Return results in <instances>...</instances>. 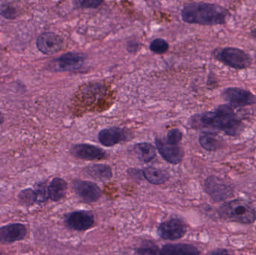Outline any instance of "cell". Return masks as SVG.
Returning a JSON list of instances; mask_svg holds the SVG:
<instances>
[{
	"mask_svg": "<svg viewBox=\"0 0 256 255\" xmlns=\"http://www.w3.org/2000/svg\"><path fill=\"white\" fill-rule=\"evenodd\" d=\"M190 123L196 130H220L230 136H238L244 127L233 109L227 105L220 106L213 112L194 115Z\"/></svg>",
	"mask_w": 256,
	"mask_h": 255,
	"instance_id": "cell-1",
	"label": "cell"
},
{
	"mask_svg": "<svg viewBox=\"0 0 256 255\" xmlns=\"http://www.w3.org/2000/svg\"><path fill=\"white\" fill-rule=\"evenodd\" d=\"M228 14L222 6L212 3H189L182 10L184 22L198 25H221L225 23Z\"/></svg>",
	"mask_w": 256,
	"mask_h": 255,
	"instance_id": "cell-2",
	"label": "cell"
},
{
	"mask_svg": "<svg viewBox=\"0 0 256 255\" xmlns=\"http://www.w3.org/2000/svg\"><path fill=\"white\" fill-rule=\"evenodd\" d=\"M221 218L226 221L244 225L252 224L256 220V211L250 202L242 199L230 201L219 209Z\"/></svg>",
	"mask_w": 256,
	"mask_h": 255,
	"instance_id": "cell-3",
	"label": "cell"
},
{
	"mask_svg": "<svg viewBox=\"0 0 256 255\" xmlns=\"http://www.w3.org/2000/svg\"><path fill=\"white\" fill-rule=\"evenodd\" d=\"M216 59L228 67L236 69H244L252 63L250 56L242 49L234 47H226L215 51Z\"/></svg>",
	"mask_w": 256,
	"mask_h": 255,
	"instance_id": "cell-4",
	"label": "cell"
},
{
	"mask_svg": "<svg viewBox=\"0 0 256 255\" xmlns=\"http://www.w3.org/2000/svg\"><path fill=\"white\" fill-rule=\"evenodd\" d=\"M206 193L214 202H225L234 196L232 187L218 177L210 176L204 181Z\"/></svg>",
	"mask_w": 256,
	"mask_h": 255,
	"instance_id": "cell-5",
	"label": "cell"
},
{
	"mask_svg": "<svg viewBox=\"0 0 256 255\" xmlns=\"http://www.w3.org/2000/svg\"><path fill=\"white\" fill-rule=\"evenodd\" d=\"M188 228L183 220L172 218L160 223L158 227L160 238L165 241H177L186 235Z\"/></svg>",
	"mask_w": 256,
	"mask_h": 255,
	"instance_id": "cell-6",
	"label": "cell"
},
{
	"mask_svg": "<svg viewBox=\"0 0 256 255\" xmlns=\"http://www.w3.org/2000/svg\"><path fill=\"white\" fill-rule=\"evenodd\" d=\"M85 60L84 54L68 52L54 59L50 67L56 71L74 72L80 69Z\"/></svg>",
	"mask_w": 256,
	"mask_h": 255,
	"instance_id": "cell-7",
	"label": "cell"
},
{
	"mask_svg": "<svg viewBox=\"0 0 256 255\" xmlns=\"http://www.w3.org/2000/svg\"><path fill=\"white\" fill-rule=\"evenodd\" d=\"M72 187L76 196L86 203L97 202L102 196L100 187L90 181L75 180L72 183Z\"/></svg>",
	"mask_w": 256,
	"mask_h": 255,
	"instance_id": "cell-8",
	"label": "cell"
},
{
	"mask_svg": "<svg viewBox=\"0 0 256 255\" xmlns=\"http://www.w3.org/2000/svg\"><path fill=\"white\" fill-rule=\"evenodd\" d=\"M222 97L233 107H243L254 104L256 97L248 90L238 88H228L224 90Z\"/></svg>",
	"mask_w": 256,
	"mask_h": 255,
	"instance_id": "cell-9",
	"label": "cell"
},
{
	"mask_svg": "<svg viewBox=\"0 0 256 255\" xmlns=\"http://www.w3.org/2000/svg\"><path fill=\"white\" fill-rule=\"evenodd\" d=\"M64 223L72 230L84 232L93 227L94 217L92 213L90 211H74L66 216Z\"/></svg>",
	"mask_w": 256,
	"mask_h": 255,
	"instance_id": "cell-10",
	"label": "cell"
},
{
	"mask_svg": "<svg viewBox=\"0 0 256 255\" xmlns=\"http://www.w3.org/2000/svg\"><path fill=\"white\" fill-rule=\"evenodd\" d=\"M155 144L161 157L171 164H179L183 160L184 151L177 144L171 143L168 141L155 139Z\"/></svg>",
	"mask_w": 256,
	"mask_h": 255,
	"instance_id": "cell-11",
	"label": "cell"
},
{
	"mask_svg": "<svg viewBox=\"0 0 256 255\" xmlns=\"http://www.w3.org/2000/svg\"><path fill=\"white\" fill-rule=\"evenodd\" d=\"M36 46L45 55L57 53L62 49L63 40L58 34L52 31L42 33L38 37Z\"/></svg>",
	"mask_w": 256,
	"mask_h": 255,
	"instance_id": "cell-12",
	"label": "cell"
},
{
	"mask_svg": "<svg viewBox=\"0 0 256 255\" xmlns=\"http://www.w3.org/2000/svg\"><path fill=\"white\" fill-rule=\"evenodd\" d=\"M72 154L80 160H100L108 158V154L102 148L88 144H78L72 148Z\"/></svg>",
	"mask_w": 256,
	"mask_h": 255,
	"instance_id": "cell-13",
	"label": "cell"
},
{
	"mask_svg": "<svg viewBox=\"0 0 256 255\" xmlns=\"http://www.w3.org/2000/svg\"><path fill=\"white\" fill-rule=\"evenodd\" d=\"M129 133L126 129L112 127L100 130L98 134V140L102 145L106 147H112L120 142L128 140Z\"/></svg>",
	"mask_w": 256,
	"mask_h": 255,
	"instance_id": "cell-14",
	"label": "cell"
},
{
	"mask_svg": "<svg viewBox=\"0 0 256 255\" xmlns=\"http://www.w3.org/2000/svg\"><path fill=\"white\" fill-rule=\"evenodd\" d=\"M27 231L22 224H10L0 228V242L10 244L22 241L26 235Z\"/></svg>",
	"mask_w": 256,
	"mask_h": 255,
	"instance_id": "cell-15",
	"label": "cell"
},
{
	"mask_svg": "<svg viewBox=\"0 0 256 255\" xmlns=\"http://www.w3.org/2000/svg\"><path fill=\"white\" fill-rule=\"evenodd\" d=\"M196 247L190 244H166L160 250V255H200Z\"/></svg>",
	"mask_w": 256,
	"mask_h": 255,
	"instance_id": "cell-16",
	"label": "cell"
},
{
	"mask_svg": "<svg viewBox=\"0 0 256 255\" xmlns=\"http://www.w3.org/2000/svg\"><path fill=\"white\" fill-rule=\"evenodd\" d=\"M84 173L96 181H108L112 178V171L110 166L105 164H94L84 169Z\"/></svg>",
	"mask_w": 256,
	"mask_h": 255,
	"instance_id": "cell-17",
	"label": "cell"
},
{
	"mask_svg": "<svg viewBox=\"0 0 256 255\" xmlns=\"http://www.w3.org/2000/svg\"><path fill=\"white\" fill-rule=\"evenodd\" d=\"M68 184L64 180L55 178L52 180L48 187V196L52 202H58L66 197Z\"/></svg>",
	"mask_w": 256,
	"mask_h": 255,
	"instance_id": "cell-18",
	"label": "cell"
},
{
	"mask_svg": "<svg viewBox=\"0 0 256 255\" xmlns=\"http://www.w3.org/2000/svg\"><path fill=\"white\" fill-rule=\"evenodd\" d=\"M200 144L208 151H216L220 149L222 142L218 134L213 132H203L200 136Z\"/></svg>",
	"mask_w": 256,
	"mask_h": 255,
	"instance_id": "cell-19",
	"label": "cell"
},
{
	"mask_svg": "<svg viewBox=\"0 0 256 255\" xmlns=\"http://www.w3.org/2000/svg\"><path fill=\"white\" fill-rule=\"evenodd\" d=\"M142 174L146 181L154 185L165 184L170 178V174L166 171L154 167L146 168L143 170Z\"/></svg>",
	"mask_w": 256,
	"mask_h": 255,
	"instance_id": "cell-20",
	"label": "cell"
},
{
	"mask_svg": "<svg viewBox=\"0 0 256 255\" xmlns=\"http://www.w3.org/2000/svg\"><path fill=\"white\" fill-rule=\"evenodd\" d=\"M134 151L138 160L143 163H149L156 157V149L154 147L146 142L136 144L134 146Z\"/></svg>",
	"mask_w": 256,
	"mask_h": 255,
	"instance_id": "cell-21",
	"label": "cell"
},
{
	"mask_svg": "<svg viewBox=\"0 0 256 255\" xmlns=\"http://www.w3.org/2000/svg\"><path fill=\"white\" fill-rule=\"evenodd\" d=\"M18 201L24 206H31L37 202V196L36 192L32 189L22 190L18 195Z\"/></svg>",
	"mask_w": 256,
	"mask_h": 255,
	"instance_id": "cell-22",
	"label": "cell"
},
{
	"mask_svg": "<svg viewBox=\"0 0 256 255\" xmlns=\"http://www.w3.org/2000/svg\"><path fill=\"white\" fill-rule=\"evenodd\" d=\"M137 255H160V250L153 243H146L144 245L136 249Z\"/></svg>",
	"mask_w": 256,
	"mask_h": 255,
	"instance_id": "cell-23",
	"label": "cell"
},
{
	"mask_svg": "<svg viewBox=\"0 0 256 255\" xmlns=\"http://www.w3.org/2000/svg\"><path fill=\"white\" fill-rule=\"evenodd\" d=\"M150 49L152 52L161 55L168 51V43L162 38L154 39L150 42Z\"/></svg>",
	"mask_w": 256,
	"mask_h": 255,
	"instance_id": "cell-24",
	"label": "cell"
},
{
	"mask_svg": "<svg viewBox=\"0 0 256 255\" xmlns=\"http://www.w3.org/2000/svg\"><path fill=\"white\" fill-rule=\"evenodd\" d=\"M36 196H37V202L39 204L44 203L49 199L48 196V188L46 184L40 183L36 186Z\"/></svg>",
	"mask_w": 256,
	"mask_h": 255,
	"instance_id": "cell-25",
	"label": "cell"
},
{
	"mask_svg": "<svg viewBox=\"0 0 256 255\" xmlns=\"http://www.w3.org/2000/svg\"><path fill=\"white\" fill-rule=\"evenodd\" d=\"M0 16L8 19H14L18 16V11L13 6L8 4L0 5Z\"/></svg>",
	"mask_w": 256,
	"mask_h": 255,
	"instance_id": "cell-26",
	"label": "cell"
},
{
	"mask_svg": "<svg viewBox=\"0 0 256 255\" xmlns=\"http://www.w3.org/2000/svg\"><path fill=\"white\" fill-rule=\"evenodd\" d=\"M100 0H84V1H75L76 7L80 8H96L103 3Z\"/></svg>",
	"mask_w": 256,
	"mask_h": 255,
	"instance_id": "cell-27",
	"label": "cell"
},
{
	"mask_svg": "<svg viewBox=\"0 0 256 255\" xmlns=\"http://www.w3.org/2000/svg\"><path fill=\"white\" fill-rule=\"evenodd\" d=\"M182 137H183V134L178 129H172L167 133L166 140L168 141V142H171V143L179 145L180 141L182 140Z\"/></svg>",
	"mask_w": 256,
	"mask_h": 255,
	"instance_id": "cell-28",
	"label": "cell"
},
{
	"mask_svg": "<svg viewBox=\"0 0 256 255\" xmlns=\"http://www.w3.org/2000/svg\"><path fill=\"white\" fill-rule=\"evenodd\" d=\"M207 255H231L226 250L224 249H216L209 253Z\"/></svg>",
	"mask_w": 256,
	"mask_h": 255,
	"instance_id": "cell-29",
	"label": "cell"
},
{
	"mask_svg": "<svg viewBox=\"0 0 256 255\" xmlns=\"http://www.w3.org/2000/svg\"><path fill=\"white\" fill-rule=\"evenodd\" d=\"M4 122V117H3L2 114L0 112V124H2Z\"/></svg>",
	"mask_w": 256,
	"mask_h": 255,
	"instance_id": "cell-30",
	"label": "cell"
},
{
	"mask_svg": "<svg viewBox=\"0 0 256 255\" xmlns=\"http://www.w3.org/2000/svg\"><path fill=\"white\" fill-rule=\"evenodd\" d=\"M252 35L256 38V28L252 31Z\"/></svg>",
	"mask_w": 256,
	"mask_h": 255,
	"instance_id": "cell-31",
	"label": "cell"
},
{
	"mask_svg": "<svg viewBox=\"0 0 256 255\" xmlns=\"http://www.w3.org/2000/svg\"><path fill=\"white\" fill-rule=\"evenodd\" d=\"M0 255H2V253H0Z\"/></svg>",
	"mask_w": 256,
	"mask_h": 255,
	"instance_id": "cell-32",
	"label": "cell"
}]
</instances>
